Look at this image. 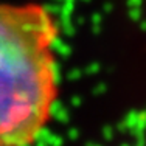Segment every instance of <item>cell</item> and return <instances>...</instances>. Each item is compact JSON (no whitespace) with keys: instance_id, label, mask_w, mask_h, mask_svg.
I'll use <instances>...</instances> for the list:
<instances>
[{"instance_id":"obj_1","label":"cell","mask_w":146,"mask_h":146,"mask_svg":"<svg viewBox=\"0 0 146 146\" xmlns=\"http://www.w3.org/2000/svg\"><path fill=\"white\" fill-rule=\"evenodd\" d=\"M58 25L40 5L0 3V146L31 145L58 95Z\"/></svg>"}]
</instances>
